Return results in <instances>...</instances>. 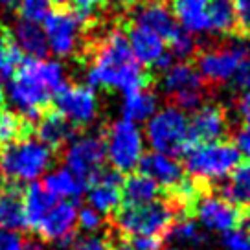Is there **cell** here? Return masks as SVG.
Instances as JSON below:
<instances>
[{"mask_svg": "<svg viewBox=\"0 0 250 250\" xmlns=\"http://www.w3.org/2000/svg\"><path fill=\"white\" fill-rule=\"evenodd\" d=\"M90 55L86 66V86L110 88L124 94L149 86V78L131 52L127 35L122 28L112 26L98 37L85 41L81 57Z\"/></svg>", "mask_w": 250, "mask_h": 250, "instance_id": "6da1fadb", "label": "cell"}, {"mask_svg": "<svg viewBox=\"0 0 250 250\" xmlns=\"http://www.w3.org/2000/svg\"><path fill=\"white\" fill-rule=\"evenodd\" d=\"M184 217L179 208L167 201H155L144 206H122L112 215L114 230L122 239L131 237H162L166 239L167 230L175 219Z\"/></svg>", "mask_w": 250, "mask_h": 250, "instance_id": "7a4b0ae2", "label": "cell"}, {"mask_svg": "<svg viewBox=\"0 0 250 250\" xmlns=\"http://www.w3.org/2000/svg\"><path fill=\"white\" fill-rule=\"evenodd\" d=\"M54 164V151L33 138L11 142L0 149V177L9 184L33 182Z\"/></svg>", "mask_w": 250, "mask_h": 250, "instance_id": "3957f363", "label": "cell"}, {"mask_svg": "<svg viewBox=\"0 0 250 250\" xmlns=\"http://www.w3.org/2000/svg\"><path fill=\"white\" fill-rule=\"evenodd\" d=\"M241 164V153L230 142H208L197 144L186 153L184 167L189 179L211 188L213 182L225 180Z\"/></svg>", "mask_w": 250, "mask_h": 250, "instance_id": "277c9868", "label": "cell"}, {"mask_svg": "<svg viewBox=\"0 0 250 250\" xmlns=\"http://www.w3.org/2000/svg\"><path fill=\"white\" fill-rule=\"evenodd\" d=\"M146 136L155 153H162L173 158L186 155L193 147V142L189 138V120L186 112H182L173 105L158 110L149 118Z\"/></svg>", "mask_w": 250, "mask_h": 250, "instance_id": "5b68a950", "label": "cell"}, {"mask_svg": "<svg viewBox=\"0 0 250 250\" xmlns=\"http://www.w3.org/2000/svg\"><path fill=\"white\" fill-rule=\"evenodd\" d=\"M249 50L239 41H230L225 44H213L203 48L199 44L195 54V68L208 86L223 85L232 81L247 61Z\"/></svg>", "mask_w": 250, "mask_h": 250, "instance_id": "8992f818", "label": "cell"}, {"mask_svg": "<svg viewBox=\"0 0 250 250\" xmlns=\"http://www.w3.org/2000/svg\"><path fill=\"white\" fill-rule=\"evenodd\" d=\"M44 33H46L48 48L57 57H72L83 54L86 31L79 15L68 6L55 8L46 15Z\"/></svg>", "mask_w": 250, "mask_h": 250, "instance_id": "52a82bcc", "label": "cell"}, {"mask_svg": "<svg viewBox=\"0 0 250 250\" xmlns=\"http://www.w3.org/2000/svg\"><path fill=\"white\" fill-rule=\"evenodd\" d=\"M62 160L66 169H70L86 188L98 179V175L105 169L103 164L107 160V149L103 133L100 134H78L62 151Z\"/></svg>", "mask_w": 250, "mask_h": 250, "instance_id": "ba28073f", "label": "cell"}, {"mask_svg": "<svg viewBox=\"0 0 250 250\" xmlns=\"http://www.w3.org/2000/svg\"><path fill=\"white\" fill-rule=\"evenodd\" d=\"M105 149L112 169L120 173H131L138 167L144 156V138L136 124L131 122H112L103 131Z\"/></svg>", "mask_w": 250, "mask_h": 250, "instance_id": "9c48e42d", "label": "cell"}, {"mask_svg": "<svg viewBox=\"0 0 250 250\" xmlns=\"http://www.w3.org/2000/svg\"><path fill=\"white\" fill-rule=\"evenodd\" d=\"M191 217L195 215L197 221L208 230L213 232H230L239 228L249 215V210H243L232 204L225 197L213 195L210 191H204L191 206Z\"/></svg>", "mask_w": 250, "mask_h": 250, "instance_id": "30bf717a", "label": "cell"}, {"mask_svg": "<svg viewBox=\"0 0 250 250\" xmlns=\"http://www.w3.org/2000/svg\"><path fill=\"white\" fill-rule=\"evenodd\" d=\"M55 109L76 129L88 127L98 118V98L94 88L86 85H66L54 96Z\"/></svg>", "mask_w": 250, "mask_h": 250, "instance_id": "8fae6325", "label": "cell"}, {"mask_svg": "<svg viewBox=\"0 0 250 250\" xmlns=\"http://www.w3.org/2000/svg\"><path fill=\"white\" fill-rule=\"evenodd\" d=\"M8 98L9 103L19 110V116L31 125L37 124L41 116L50 110V105L54 100V96L46 92L42 86L21 74H15L9 79Z\"/></svg>", "mask_w": 250, "mask_h": 250, "instance_id": "7c38bea8", "label": "cell"}, {"mask_svg": "<svg viewBox=\"0 0 250 250\" xmlns=\"http://www.w3.org/2000/svg\"><path fill=\"white\" fill-rule=\"evenodd\" d=\"M76 223H78L76 204L64 201V203L55 204L35 230L39 232L42 241H55L62 247H68L76 241V234H74Z\"/></svg>", "mask_w": 250, "mask_h": 250, "instance_id": "4fadbf2b", "label": "cell"}, {"mask_svg": "<svg viewBox=\"0 0 250 250\" xmlns=\"http://www.w3.org/2000/svg\"><path fill=\"white\" fill-rule=\"evenodd\" d=\"M228 133V116L227 110L215 103H206L193 112L189 120V138L197 144L221 140Z\"/></svg>", "mask_w": 250, "mask_h": 250, "instance_id": "5bb4252c", "label": "cell"}, {"mask_svg": "<svg viewBox=\"0 0 250 250\" xmlns=\"http://www.w3.org/2000/svg\"><path fill=\"white\" fill-rule=\"evenodd\" d=\"M124 177L116 169H103L98 179L88 186V204L100 213H116L122 208Z\"/></svg>", "mask_w": 250, "mask_h": 250, "instance_id": "9a60e30c", "label": "cell"}, {"mask_svg": "<svg viewBox=\"0 0 250 250\" xmlns=\"http://www.w3.org/2000/svg\"><path fill=\"white\" fill-rule=\"evenodd\" d=\"M133 24L156 33L162 39H171L180 26L166 0H147L133 8Z\"/></svg>", "mask_w": 250, "mask_h": 250, "instance_id": "2e32d148", "label": "cell"}, {"mask_svg": "<svg viewBox=\"0 0 250 250\" xmlns=\"http://www.w3.org/2000/svg\"><path fill=\"white\" fill-rule=\"evenodd\" d=\"M138 167H140V173L153 179L158 186L164 188L166 191L175 189L184 180V166L180 164L177 158L162 155V153L153 151V153L144 155Z\"/></svg>", "mask_w": 250, "mask_h": 250, "instance_id": "e0dca14e", "label": "cell"}, {"mask_svg": "<svg viewBox=\"0 0 250 250\" xmlns=\"http://www.w3.org/2000/svg\"><path fill=\"white\" fill-rule=\"evenodd\" d=\"M17 74L31 79L33 83L42 86L52 96H55L62 86L66 85L64 66L59 61H52V59H31V57H26L21 62Z\"/></svg>", "mask_w": 250, "mask_h": 250, "instance_id": "ac0fdd59", "label": "cell"}, {"mask_svg": "<svg viewBox=\"0 0 250 250\" xmlns=\"http://www.w3.org/2000/svg\"><path fill=\"white\" fill-rule=\"evenodd\" d=\"M35 134H37V140L44 144L48 149H52L54 153L64 149L78 136L76 127L57 110H48L41 116L35 125Z\"/></svg>", "mask_w": 250, "mask_h": 250, "instance_id": "d6986e66", "label": "cell"}, {"mask_svg": "<svg viewBox=\"0 0 250 250\" xmlns=\"http://www.w3.org/2000/svg\"><path fill=\"white\" fill-rule=\"evenodd\" d=\"M0 228L6 230H26V213H24V191L19 184L4 182L0 186Z\"/></svg>", "mask_w": 250, "mask_h": 250, "instance_id": "ffe728a7", "label": "cell"}, {"mask_svg": "<svg viewBox=\"0 0 250 250\" xmlns=\"http://www.w3.org/2000/svg\"><path fill=\"white\" fill-rule=\"evenodd\" d=\"M125 35H127L129 46H131V52L136 57V61L144 66H153V62L166 52L164 39L142 26L129 24Z\"/></svg>", "mask_w": 250, "mask_h": 250, "instance_id": "44dd1931", "label": "cell"}, {"mask_svg": "<svg viewBox=\"0 0 250 250\" xmlns=\"http://www.w3.org/2000/svg\"><path fill=\"white\" fill-rule=\"evenodd\" d=\"M162 90L167 96V100L175 94L186 92V90H208V85L204 83L197 68L188 61L175 62L171 68H167L162 76Z\"/></svg>", "mask_w": 250, "mask_h": 250, "instance_id": "7402d4cb", "label": "cell"}, {"mask_svg": "<svg viewBox=\"0 0 250 250\" xmlns=\"http://www.w3.org/2000/svg\"><path fill=\"white\" fill-rule=\"evenodd\" d=\"M208 4L210 0H173V17L182 30L189 33H206L210 31L208 21Z\"/></svg>", "mask_w": 250, "mask_h": 250, "instance_id": "603a6c76", "label": "cell"}, {"mask_svg": "<svg viewBox=\"0 0 250 250\" xmlns=\"http://www.w3.org/2000/svg\"><path fill=\"white\" fill-rule=\"evenodd\" d=\"M160 197V186L144 173H131L122 186V203L124 206H144L155 203Z\"/></svg>", "mask_w": 250, "mask_h": 250, "instance_id": "cb8c5ba5", "label": "cell"}, {"mask_svg": "<svg viewBox=\"0 0 250 250\" xmlns=\"http://www.w3.org/2000/svg\"><path fill=\"white\" fill-rule=\"evenodd\" d=\"M13 39H15L17 46L21 48L24 54L30 55L31 59H46V55L50 54L46 33L37 22L21 19L15 24Z\"/></svg>", "mask_w": 250, "mask_h": 250, "instance_id": "d4e9b609", "label": "cell"}, {"mask_svg": "<svg viewBox=\"0 0 250 250\" xmlns=\"http://www.w3.org/2000/svg\"><path fill=\"white\" fill-rule=\"evenodd\" d=\"M55 204H57V199L42 184H39V182L30 184L24 189V213H26L28 228L35 230L37 225Z\"/></svg>", "mask_w": 250, "mask_h": 250, "instance_id": "484cf974", "label": "cell"}, {"mask_svg": "<svg viewBox=\"0 0 250 250\" xmlns=\"http://www.w3.org/2000/svg\"><path fill=\"white\" fill-rule=\"evenodd\" d=\"M156 107H158L156 94L149 86H146L140 90L125 94V100L122 103V114L125 122H131V124L147 122L156 112Z\"/></svg>", "mask_w": 250, "mask_h": 250, "instance_id": "4316f807", "label": "cell"}, {"mask_svg": "<svg viewBox=\"0 0 250 250\" xmlns=\"http://www.w3.org/2000/svg\"><path fill=\"white\" fill-rule=\"evenodd\" d=\"M221 197L250 211V162L239 164L232 171L230 180L221 188Z\"/></svg>", "mask_w": 250, "mask_h": 250, "instance_id": "83f0119b", "label": "cell"}, {"mask_svg": "<svg viewBox=\"0 0 250 250\" xmlns=\"http://www.w3.org/2000/svg\"><path fill=\"white\" fill-rule=\"evenodd\" d=\"M42 186L55 197V199H78L86 189V184L66 167L55 169L44 177Z\"/></svg>", "mask_w": 250, "mask_h": 250, "instance_id": "f1b7e54d", "label": "cell"}, {"mask_svg": "<svg viewBox=\"0 0 250 250\" xmlns=\"http://www.w3.org/2000/svg\"><path fill=\"white\" fill-rule=\"evenodd\" d=\"M208 21H210V31H215L219 35H237L234 0H210Z\"/></svg>", "mask_w": 250, "mask_h": 250, "instance_id": "f546056e", "label": "cell"}, {"mask_svg": "<svg viewBox=\"0 0 250 250\" xmlns=\"http://www.w3.org/2000/svg\"><path fill=\"white\" fill-rule=\"evenodd\" d=\"M22 59V50L17 46L13 33L0 24V79L13 78Z\"/></svg>", "mask_w": 250, "mask_h": 250, "instance_id": "4dcf8cb0", "label": "cell"}, {"mask_svg": "<svg viewBox=\"0 0 250 250\" xmlns=\"http://www.w3.org/2000/svg\"><path fill=\"white\" fill-rule=\"evenodd\" d=\"M33 131V125L26 120L11 112V110L0 109V149L11 142L28 138Z\"/></svg>", "mask_w": 250, "mask_h": 250, "instance_id": "1f68e13d", "label": "cell"}, {"mask_svg": "<svg viewBox=\"0 0 250 250\" xmlns=\"http://www.w3.org/2000/svg\"><path fill=\"white\" fill-rule=\"evenodd\" d=\"M166 239H175V241L186 243V245H201L206 237L201 232L199 223L193 221L191 215H184V217L175 219V223L166 234Z\"/></svg>", "mask_w": 250, "mask_h": 250, "instance_id": "d6a6232c", "label": "cell"}, {"mask_svg": "<svg viewBox=\"0 0 250 250\" xmlns=\"http://www.w3.org/2000/svg\"><path fill=\"white\" fill-rule=\"evenodd\" d=\"M167 42H169V54L173 57L180 59V61H186L189 57H195V54L199 52V42L193 37V33L182 30V28H179V30L175 31L173 37Z\"/></svg>", "mask_w": 250, "mask_h": 250, "instance_id": "836d02e7", "label": "cell"}, {"mask_svg": "<svg viewBox=\"0 0 250 250\" xmlns=\"http://www.w3.org/2000/svg\"><path fill=\"white\" fill-rule=\"evenodd\" d=\"M50 13V0H21L19 15L22 21L30 22H42Z\"/></svg>", "mask_w": 250, "mask_h": 250, "instance_id": "e575fe53", "label": "cell"}, {"mask_svg": "<svg viewBox=\"0 0 250 250\" xmlns=\"http://www.w3.org/2000/svg\"><path fill=\"white\" fill-rule=\"evenodd\" d=\"M221 245L225 250H250V234L241 228L225 232Z\"/></svg>", "mask_w": 250, "mask_h": 250, "instance_id": "d590c367", "label": "cell"}, {"mask_svg": "<svg viewBox=\"0 0 250 250\" xmlns=\"http://www.w3.org/2000/svg\"><path fill=\"white\" fill-rule=\"evenodd\" d=\"M78 223L81 230L90 234V232H98L105 221H103L100 211H96L90 206H85V208H81V211H78Z\"/></svg>", "mask_w": 250, "mask_h": 250, "instance_id": "8d00e7d4", "label": "cell"}, {"mask_svg": "<svg viewBox=\"0 0 250 250\" xmlns=\"http://www.w3.org/2000/svg\"><path fill=\"white\" fill-rule=\"evenodd\" d=\"M237 33L250 37V0H234Z\"/></svg>", "mask_w": 250, "mask_h": 250, "instance_id": "74e56055", "label": "cell"}, {"mask_svg": "<svg viewBox=\"0 0 250 250\" xmlns=\"http://www.w3.org/2000/svg\"><path fill=\"white\" fill-rule=\"evenodd\" d=\"M0 250H22V237L13 230L0 228Z\"/></svg>", "mask_w": 250, "mask_h": 250, "instance_id": "f35d334b", "label": "cell"}, {"mask_svg": "<svg viewBox=\"0 0 250 250\" xmlns=\"http://www.w3.org/2000/svg\"><path fill=\"white\" fill-rule=\"evenodd\" d=\"M235 110H237V114H239L241 122L245 124V127L250 129V90H243V94L237 98Z\"/></svg>", "mask_w": 250, "mask_h": 250, "instance_id": "ab89813d", "label": "cell"}, {"mask_svg": "<svg viewBox=\"0 0 250 250\" xmlns=\"http://www.w3.org/2000/svg\"><path fill=\"white\" fill-rule=\"evenodd\" d=\"M129 243L136 250H158L164 239L162 237H131Z\"/></svg>", "mask_w": 250, "mask_h": 250, "instance_id": "60d3db41", "label": "cell"}, {"mask_svg": "<svg viewBox=\"0 0 250 250\" xmlns=\"http://www.w3.org/2000/svg\"><path fill=\"white\" fill-rule=\"evenodd\" d=\"M235 147L239 149L241 156H247L250 160V129L243 127L239 133L235 134Z\"/></svg>", "mask_w": 250, "mask_h": 250, "instance_id": "b9f144b4", "label": "cell"}, {"mask_svg": "<svg viewBox=\"0 0 250 250\" xmlns=\"http://www.w3.org/2000/svg\"><path fill=\"white\" fill-rule=\"evenodd\" d=\"M234 83L239 86L241 90H250V64H249V61H245V64H243L241 68H239V72L235 74Z\"/></svg>", "mask_w": 250, "mask_h": 250, "instance_id": "7bdbcfd3", "label": "cell"}, {"mask_svg": "<svg viewBox=\"0 0 250 250\" xmlns=\"http://www.w3.org/2000/svg\"><path fill=\"white\" fill-rule=\"evenodd\" d=\"M173 64H175V57H173L169 52H164V54L160 55L155 62H153V70L155 72H162L164 74L167 68H171Z\"/></svg>", "mask_w": 250, "mask_h": 250, "instance_id": "ee69618b", "label": "cell"}, {"mask_svg": "<svg viewBox=\"0 0 250 250\" xmlns=\"http://www.w3.org/2000/svg\"><path fill=\"white\" fill-rule=\"evenodd\" d=\"M103 2H107L114 11H127V9L138 6L142 0H103Z\"/></svg>", "mask_w": 250, "mask_h": 250, "instance_id": "f6af8a7d", "label": "cell"}, {"mask_svg": "<svg viewBox=\"0 0 250 250\" xmlns=\"http://www.w3.org/2000/svg\"><path fill=\"white\" fill-rule=\"evenodd\" d=\"M22 250H46V245L41 239L28 237V239H22Z\"/></svg>", "mask_w": 250, "mask_h": 250, "instance_id": "bcb514c9", "label": "cell"}, {"mask_svg": "<svg viewBox=\"0 0 250 250\" xmlns=\"http://www.w3.org/2000/svg\"><path fill=\"white\" fill-rule=\"evenodd\" d=\"M110 250H136V249H134L127 239H120V241H116V243L110 241Z\"/></svg>", "mask_w": 250, "mask_h": 250, "instance_id": "7dc6e473", "label": "cell"}, {"mask_svg": "<svg viewBox=\"0 0 250 250\" xmlns=\"http://www.w3.org/2000/svg\"><path fill=\"white\" fill-rule=\"evenodd\" d=\"M19 4H21V0H0V9L13 11V9H19Z\"/></svg>", "mask_w": 250, "mask_h": 250, "instance_id": "c3c4849f", "label": "cell"}, {"mask_svg": "<svg viewBox=\"0 0 250 250\" xmlns=\"http://www.w3.org/2000/svg\"><path fill=\"white\" fill-rule=\"evenodd\" d=\"M50 2H54L57 8H61V6H66V2H68V0H50Z\"/></svg>", "mask_w": 250, "mask_h": 250, "instance_id": "681fc988", "label": "cell"}, {"mask_svg": "<svg viewBox=\"0 0 250 250\" xmlns=\"http://www.w3.org/2000/svg\"><path fill=\"white\" fill-rule=\"evenodd\" d=\"M4 103V90H2V86H0V105Z\"/></svg>", "mask_w": 250, "mask_h": 250, "instance_id": "f907efd6", "label": "cell"}, {"mask_svg": "<svg viewBox=\"0 0 250 250\" xmlns=\"http://www.w3.org/2000/svg\"><path fill=\"white\" fill-rule=\"evenodd\" d=\"M166 250H179V249H166Z\"/></svg>", "mask_w": 250, "mask_h": 250, "instance_id": "816d5d0a", "label": "cell"}, {"mask_svg": "<svg viewBox=\"0 0 250 250\" xmlns=\"http://www.w3.org/2000/svg\"><path fill=\"white\" fill-rule=\"evenodd\" d=\"M249 55H250V50H249ZM249 64H250V57H249Z\"/></svg>", "mask_w": 250, "mask_h": 250, "instance_id": "f5cc1de1", "label": "cell"}]
</instances>
